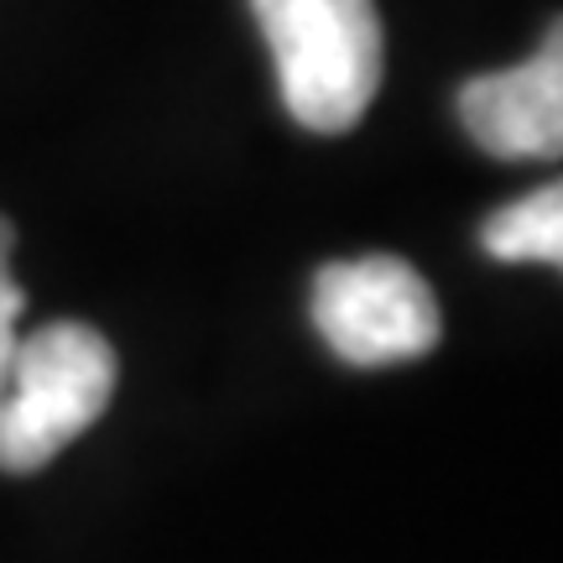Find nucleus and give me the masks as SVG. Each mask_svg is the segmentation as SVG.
Segmentation results:
<instances>
[{"mask_svg": "<svg viewBox=\"0 0 563 563\" xmlns=\"http://www.w3.org/2000/svg\"><path fill=\"white\" fill-rule=\"evenodd\" d=\"M272 47L287 115L313 136L355 131L382 89L376 0H251Z\"/></svg>", "mask_w": 563, "mask_h": 563, "instance_id": "f257e3e1", "label": "nucleus"}, {"mask_svg": "<svg viewBox=\"0 0 563 563\" xmlns=\"http://www.w3.org/2000/svg\"><path fill=\"white\" fill-rule=\"evenodd\" d=\"M115 376V350L89 323L58 319L16 340L11 376L0 391V470L32 475L58 460L104 418Z\"/></svg>", "mask_w": 563, "mask_h": 563, "instance_id": "f03ea898", "label": "nucleus"}, {"mask_svg": "<svg viewBox=\"0 0 563 563\" xmlns=\"http://www.w3.org/2000/svg\"><path fill=\"white\" fill-rule=\"evenodd\" d=\"M313 329L350 365H402L439 344L443 313L402 256H361L313 277Z\"/></svg>", "mask_w": 563, "mask_h": 563, "instance_id": "7ed1b4c3", "label": "nucleus"}, {"mask_svg": "<svg viewBox=\"0 0 563 563\" xmlns=\"http://www.w3.org/2000/svg\"><path fill=\"white\" fill-rule=\"evenodd\" d=\"M460 121L490 157L532 162L563 152V47L559 26L527 63L481 74L460 89Z\"/></svg>", "mask_w": 563, "mask_h": 563, "instance_id": "20e7f679", "label": "nucleus"}, {"mask_svg": "<svg viewBox=\"0 0 563 563\" xmlns=\"http://www.w3.org/2000/svg\"><path fill=\"white\" fill-rule=\"evenodd\" d=\"M485 256L496 262H543L559 266L563 262V194L559 183L532 188L527 199L506 203L501 214H490L481 230Z\"/></svg>", "mask_w": 563, "mask_h": 563, "instance_id": "39448f33", "label": "nucleus"}, {"mask_svg": "<svg viewBox=\"0 0 563 563\" xmlns=\"http://www.w3.org/2000/svg\"><path fill=\"white\" fill-rule=\"evenodd\" d=\"M11 224L0 220V391H5V376H11V355H16V319L26 308V292L21 282L11 277Z\"/></svg>", "mask_w": 563, "mask_h": 563, "instance_id": "423d86ee", "label": "nucleus"}]
</instances>
